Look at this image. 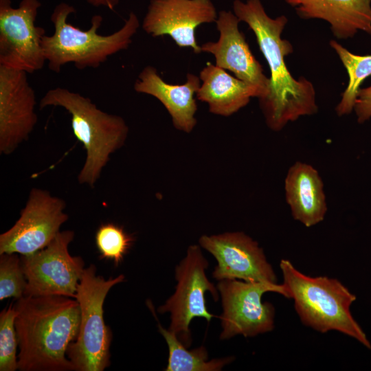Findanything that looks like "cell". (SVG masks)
Instances as JSON below:
<instances>
[{
  "label": "cell",
  "instance_id": "obj_1",
  "mask_svg": "<svg viewBox=\"0 0 371 371\" xmlns=\"http://www.w3.org/2000/svg\"><path fill=\"white\" fill-rule=\"evenodd\" d=\"M232 8L240 21L246 23L254 33L269 65L268 91L259 100L269 128L280 131L289 122L316 113L318 106L313 83L304 77L294 78L285 63V57L293 51L291 43L281 38L286 16L270 17L260 0H234Z\"/></svg>",
  "mask_w": 371,
  "mask_h": 371
},
{
  "label": "cell",
  "instance_id": "obj_2",
  "mask_svg": "<svg viewBox=\"0 0 371 371\" xmlns=\"http://www.w3.org/2000/svg\"><path fill=\"white\" fill-rule=\"evenodd\" d=\"M18 339V370L71 371L69 345L78 335L80 309L76 298L23 296L14 304Z\"/></svg>",
  "mask_w": 371,
  "mask_h": 371
},
{
  "label": "cell",
  "instance_id": "obj_3",
  "mask_svg": "<svg viewBox=\"0 0 371 371\" xmlns=\"http://www.w3.org/2000/svg\"><path fill=\"white\" fill-rule=\"evenodd\" d=\"M75 12L74 6L65 2L58 3L50 18L54 33L42 38L48 68L56 73L67 63H73L80 70L97 69L109 56L126 49L140 25L137 14L131 12L120 29L109 35H101L98 33L103 21L101 15L93 16L91 27L82 30L67 21Z\"/></svg>",
  "mask_w": 371,
  "mask_h": 371
},
{
  "label": "cell",
  "instance_id": "obj_4",
  "mask_svg": "<svg viewBox=\"0 0 371 371\" xmlns=\"http://www.w3.org/2000/svg\"><path fill=\"white\" fill-rule=\"evenodd\" d=\"M280 267L285 297L293 300L303 324L322 333L337 330L371 349L366 334L350 311L356 295L346 286L335 278L306 276L288 260H281Z\"/></svg>",
  "mask_w": 371,
  "mask_h": 371
},
{
  "label": "cell",
  "instance_id": "obj_5",
  "mask_svg": "<svg viewBox=\"0 0 371 371\" xmlns=\"http://www.w3.org/2000/svg\"><path fill=\"white\" fill-rule=\"evenodd\" d=\"M47 106L62 107L71 115L73 133L86 151L78 181L94 187L111 155L126 142L128 127L125 120L102 111L89 98L65 88L56 87L46 92L39 107Z\"/></svg>",
  "mask_w": 371,
  "mask_h": 371
},
{
  "label": "cell",
  "instance_id": "obj_6",
  "mask_svg": "<svg viewBox=\"0 0 371 371\" xmlns=\"http://www.w3.org/2000/svg\"><path fill=\"white\" fill-rule=\"evenodd\" d=\"M124 279L121 274L106 280L96 274L94 265L85 269L75 297L80 309L79 333L67 351L75 371H103L109 366L112 332L104 322L103 305L110 289Z\"/></svg>",
  "mask_w": 371,
  "mask_h": 371
},
{
  "label": "cell",
  "instance_id": "obj_7",
  "mask_svg": "<svg viewBox=\"0 0 371 371\" xmlns=\"http://www.w3.org/2000/svg\"><path fill=\"white\" fill-rule=\"evenodd\" d=\"M217 289L222 300L221 339L241 335L254 337L274 328L275 308L262 296L267 292L286 296L283 285L238 279L218 281Z\"/></svg>",
  "mask_w": 371,
  "mask_h": 371
},
{
  "label": "cell",
  "instance_id": "obj_8",
  "mask_svg": "<svg viewBox=\"0 0 371 371\" xmlns=\"http://www.w3.org/2000/svg\"><path fill=\"white\" fill-rule=\"evenodd\" d=\"M208 261L199 245H190L186 257L175 268L177 282L175 291L157 311L170 313L169 330L174 333L181 343L189 348L192 343L189 328L194 317H203L208 322L216 317L207 311L205 293L208 291L217 301L219 292L217 287L206 276Z\"/></svg>",
  "mask_w": 371,
  "mask_h": 371
},
{
  "label": "cell",
  "instance_id": "obj_9",
  "mask_svg": "<svg viewBox=\"0 0 371 371\" xmlns=\"http://www.w3.org/2000/svg\"><path fill=\"white\" fill-rule=\"evenodd\" d=\"M74 236L71 230L60 232L44 249L21 257L27 281L23 296L76 297L85 268L80 256L69 254V245Z\"/></svg>",
  "mask_w": 371,
  "mask_h": 371
},
{
  "label": "cell",
  "instance_id": "obj_10",
  "mask_svg": "<svg viewBox=\"0 0 371 371\" xmlns=\"http://www.w3.org/2000/svg\"><path fill=\"white\" fill-rule=\"evenodd\" d=\"M41 6L38 0H21L17 8L10 0H0L1 66L27 74L43 69L45 30L35 23Z\"/></svg>",
  "mask_w": 371,
  "mask_h": 371
},
{
  "label": "cell",
  "instance_id": "obj_11",
  "mask_svg": "<svg viewBox=\"0 0 371 371\" xmlns=\"http://www.w3.org/2000/svg\"><path fill=\"white\" fill-rule=\"evenodd\" d=\"M65 201L44 189L33 188L20 217L0 235V254L28 256L46 247L69 218Z\"/></svg>",
  "mask_w": 371,
  "mask_h": 371
},
{
  "label": "cell",
  "instance_id": "obj_12",
  "mask_svg": "<svg viewBox=\"0 0 371 371\" xmlns=\"http://www.w3.org/2000/svg\"><path fill=\"white\" fill-rule=\"evenodd\" d=\"M199 245L210 252L217 265L212 276L220 281L238 279L278 284L277 277L263 249L241 232L201 236Z\"/></svg>",
  "mask_w": 371,
  "mask_h": 371
},
{
  "label": "cell",
  "instance_id": "obj_13",
  "mask_svg": "<svg viewBox=\"0 0 371 371\" xmlns=\"http://www.w3.org/2000/svg\"><path fill=\"white\" fill-rule=\"evenodd\" d=\"M27 73L0 65V153L9 155L37 124L36 95Z\"/></svg>",
  "mask_w": 371,
  "mask_h": 371
},
{
  "label": "cell",
  "instance_id": "obj_14",
  "mask_svg": "<svg viewBox=\"0 0 371 371\" xmlns=\"http://www.w3.org/2000/svg\"><path fill=\"white\" fill-rule=\"evenodd\" d=\"M218 14L212 0H150L142 27L153 37L169 36L179 47L201 53L195 31L216 22Z\"/></svg>",
  "mask_w": 371,
  "mask_h": 371
},
{
  "label": "cell",
  "instance_id": "obj_15",
  "mask_svg": "<svg viewBox=\"0 0 371 371\" xmlns=\"http://www.w3.org/2000/svg\"><path fill=\"white\" fill-rule=\"evenodd\" d=\"M239 22L232 11H220L215 22L219 38L216 42L203 43L201 52L214 55L216 66L232 71L235 77L253 87L260 100L267 93L269 78L250 50L238 28Z\"/></svg>",
  "mask_w": 371,
  "mask_h": 371
},
{
  "label": "cell",
  "instance_id": "obj_16",
  "mask_svg": "<svg viewBox=\"0 0 371 371\" xmlns=\"http://www.w3.org/2000/svg\"><path fill=\"white\" fill-rule=\"evenodd\" d=\"M200 85V78L190 73L182 85L167 83L155 67L148 65L139 74L133 88L137 93L157 98L170 115L173 126L177 130L190 133L196 124L194 95Z\"/></svg>",
  "mask_w": 371,
  "mask_h": 371
},
{
  "label": "cell",
  "instance_id": "obj_17",
  "mask_svg": "<svg viewBox=\"0 0 371 371\" xmlns=\"http://www.w3.org/2000/svg\"><path fill=\"white\" fill-rule=\"evenodd\" d=\"M303 19H317L330 25L338 39L352 38L359 31L371 36V0H284Z\"/></svg>",
  "mask_w": 371,
  "mask_h": 371
},
{
  "label": "cell",
  "instance_id": "obj_18",
  "mask_svg": "<svg viewBox=\"0 0 371 371\" xmlns=\"http://www.w3.org/2000/svg\"><path fill=\"white\" fill-rule=\"evenodd\" d=\"M285 199L293 218L307 227L322 222L327 212L324 183L311 165L296 161L284 179Z\"/></svg>",
  "mask_w": 371,
  "mask_h": 371
},
{
  "label": "cell",
  "instance_id": "obj_19",
  "mask_svg": "<svg viewBox=\"0 0 371 371\" xmlns=\"http://www.w3.org/2000/svg\"><path fill=\"white\" fill-rule=\"evenodd\" d=\"M199 78L201 83L196 98L206 102L213 114L229 116L245 106L251 98H257L253 87L210 62L200 71Z\"/></svg>",
  "mask_w": 371,
  "mask_h": 371
},
{
  "label": "cell",
  "instance_id": "obj_20",
  "mask_svg": "<svg viewBox=\"0 0 371 371\" xmlns=\"http://www.w3.org/2000/svg\"><path fill=\"white\" fill-rule=\"evenodd\" d=\"M158 329L168 348L166 371H219L234 359L227 357L208 361V353L205 346L188 350L174 333L164 328L159 323Z\"/></svg>",
  "mask_w": 371,
  "mask_h": 371
},
{
  "label": "cell",
  "instance_id": "obj_21",
  "mask_svg": "<svg viewBox=\"0 0 371 371\" xmlns=\"http://www.w3.org/2000/svg\"><path fill=\"white\" fill-rule=\"evenodd\" d=\"M329 45L338 55L348 76L347 87L335 111L339 116L348 115L354 109L360 86L371 76V54L360 56L352 54L335 40H331Z\"/></svg>",
  "mask_w": 371,
  "mask_h": 371
},
{
  "label": "cell",
  "instance_id": "obj_22",
  "mask_svg": "<svg viewBox=\"0 0 371 371\" xmlns=\"http://www.w3.org/2000/svg\"><path fill=\"white\" fill-rule=\"evenodd\" d=\"M95 240L100 258L111 260L118 266L128 252L134 238L122 226L106 223L98 228Z\"/></svg>",
  "mask_w": 371,
  "mask_h": 371
},
{
  "label": "cell",
  "instance_id": "obj_23",
  "mask_svg": "<svg viewBox=\"0 0 371 371\" xmlns=\"http://www.w3.org/2000/svg\"><path fill=\"white\" fill-rule=\"evenodd\" d=\"M16 312L10 304L0 313V371L18 370V339L14 325Z\"/></svg>",
  "mask_w": 371,
  "mask_h": 371
},
{
  "label": "cell",
  "instance_id": "obj_24",
  "mask_svg": "<svg viewBox=\"0 0 371 371\" xmlns=\"http://www.w3.org/2000/svg\"><path fill=\"white\" fill-rule=\"evenodd\" d=\"M27 281L16 253L0 254V300L23 297Z\"/></svg>",
  "mask_w": 371,
  "mask_h": 371
},
{
  "label": "cell",
  "instance_id": "obj_25",
  "mask_svg": "<svg viewBox=\"0 0 371 371\" xmlns=\"http://www.w3.org/2000/svg\"><path fill=\"white\" fill-rule=\"evenodd\" d=\"M353 111L360 124L371 118V85L359 89Z\"/></svg>",
  "mask_w": 371,
  "mask_h": 371
},
{
  "label": "cell",
  "instance_id": "obj_26",
  "mask_svg": "<svg viewBox=\"0 0 371 371\" xmlns=\"http://www.w3.org/2000/svg\"><path fill=\"white\" fill-rule=\"evenodd\" d=\"M88 4L95 7H104L111 10L119 4L120 0H85Z\"/></svg>",
  "mask_w": 371,
  "mask_h": 371
}]
</instances>
